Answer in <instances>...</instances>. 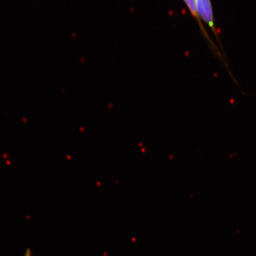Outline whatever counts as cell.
<instances>
[{"mask_svg":"<svg viewBox=\"0 0 256 256\" xmlns=\"http://www.w3.org/2000/svg\"><path fill=\"white\" fill-rule=\"evenodd\" d=\"M24 256H32L31 252L30 250H28L26 252Z\"/></svg>","mask_w":256,"mask_h":256,"instance_id":"3957f363","label":"cell"},{"mask_svg":"<svg viewBox=\"0 0 256 256\" xmlns=\"http://www.w3.org/2000/svg\"><path fill=\"white\" fill-rule=\"evenodd\" d=\"M196 4L200 18L202 19L209 26L216 36L218 37L210 0H196Z\"/></svg>","mask_w":256,"mask_h":256,"instance_id":"6da1fadb","label":"cell"},{"mask_svg":"<svg viewBox=\"0 0 256 256\" xmlns=\"http://www.w3.org/2000/svg\"><path fill=\"white\" fill-rule=\"evenodd\" d=\"M184 1L186 5L187 6L188 9L190 10L192 15L193 16V17L195 19H196V20L198 22V23L200 24L201 30L203 31L204 36L208 38L206 32V30H204L202 24V22L200 20V18L198 14L196 0H184Z\"/></svg>","mask_w":256,"mask_h":256,"instance_id":"7a4b0ae2","label":"cell"}]
</instances>
